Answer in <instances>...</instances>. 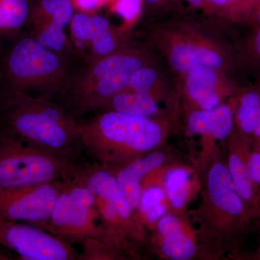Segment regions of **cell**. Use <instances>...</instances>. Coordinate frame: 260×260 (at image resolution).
Wrapping results in <instances>:
<instances>
[{"instance_id":"cell-1","label":"cell","mask_w":260,"mask_h":260,"mask_svg":"<svg viewBox=\"0 0 260 260\" xmlns=\"http://www.w3.org/2000/svg\"><path fill=\"white\" fill-rule=\"evenodd\" d=\"M0 126L30 146L83 161L79 119L59 102L20 91L0 98Z\"/></svg>"},{"instance_id":"cell-2","label":"cell","mask_w":260,"mask_h":260,"mask_svg":"<svg viewBox=\"0 0 260 260\" xmlns=\"http://www.w3.org/2000/svg\"><path fill=\"white\" fill-rule=\"evenodd\" d=\"M79 122L84 152L110 171L153 151L165 139L161 123L150 118L109 111Z\"/></svg>"},{"instance_id":"cell-3","label":"cell","mask_w":260,"mask_h":260,"mask_svg":"<svg viewBox=\"0 0 260 260\" xmlns=\"http://www.w3.org/2000/svg\"><path fill=\"white\" fill-rule=\"evenodd\" d=\"M149 62L146 51L129 42L116 52L73 70L58 102L80 119L98 112L127 88L135 72Z\"/></svg>"},{"instance_id":"cell-4","label":"cell","mask_w":260,"mask_h":260,"mask_svg":"<svg viewBox=\"0 0 260 260\" xmlns=\"http://www.w3.org/2000/svg\"><path fill=\"white\" fill-rule=\"evenodd\" d=\"M71 59L43 45L28 32L15 38L0 66V98L20 91L53 100L64 90Z\"/></svg>"},{"instance_id":"cell-5","label":"cell","mask_w":260,"mask_h":260,"mask_svg":"<svg viewBox=\"0 0 260 260\" xmlns=\"http://www.w3.org/2000/svg\"><path fill=\"white\" fill-rule=\"evenodd\" d=\"M84 161L34 148L0 126V191L74 179Z\"/></svg>"},{"instance_id":"cell-6","label":"cell","mask_w":260,"mask_h":260,"mask_svg":"<svg viewBox=\"0 0 260 260\" xmlns=\"http://www.w3.org/2000/svg\"><path fill=\"white\" fill-rule=\"evenodd\" d=\"M37 227L73 244H83L101 229L95 194L87 186L70 181L59 195L49 218Z\"/></svg>"},{"instance_id":"cell-7","label":"cell","mask_w":260,"mask_h":260,"mask_svg":"<svg viewBox=\"0 0 260 260\" xmlns=\"http://www.w3.org/2000/svg\"><path fill=\"white\" fill-rule=\"evenodd\" d=\"M203 209L208 214L207 218L220 220L221 235L225 238L238 237L245 232L252 216L233 183L227 165L217 160L208 167L205 179Z\"/></svg>"},{"instance_id":"cell-8","label":"cell","mask_w":260,"mask_h":260,"mask_svg":"<svg viewBox=\"0 0 260 260\" xmlns=\"http://www.w3.org/2000/svg\"><path fill=\"white\" fill-rule=\"evenodd\" d=\"M0 244L17 253L18 259L80 260L69 242L25 222L0 218Z\"/></svg>"},{"instance_id":"cell-9","label":"cell","mask_w":260,"mask_h":260,"mask_svg":"<svg viewBox=\"0 0 260 260\" xmlns=\"http://www.w3.org/2000/svg\"><path fill=\"white\" fill-rule=\"evenodd\" d=\"M69 27L73 56L84 65L112 54L129 43L124 32L95 13L75 12Z\"/></svg>"},{"instance_id":"cell-10","label":"cell","mask_w":260,"mask_h":260,"mask_svg":"<svg viewBox=\"0 0 260 260\" xmlns=\"http://www.w3.org/2000/svg\"><path fill=\"white\" fill-rule=\"evenodd\" d=\"M70 181H54L0 191V218L37 226L50 216Z\"/></svg>"},{"instance_id":"cell-11","label":"cell","mask_w":260,"mask_h":260,"mask_svg":"<svg viewBox=\"0 0 260 260\" xmlns=\"http://www.w3.org/2000/svg\"><path fill=\"white\" fill-rule=\"evenodd\" d=\"M73 181L87 186L94 194L107 200L114 206L124 224L130 242H143V223L130 208L115 176L111 171L92 160L84 161Z\"/></svg>"},{"instance_id":"cell-12","label":"cell","mask_w":260,"mask_h":260,"mask_svg":"<svg viewBox=\"0 0 260 260\" xmlns=\"http://www.w3.org/2000/svg\"><path fill=\"white\" fill-rule=\"evenodd\" d=\"M168 58L173 68L184 74L198 67L220 70L225 63L223 54L217 48L191 39H181L170 44Z\"/></svg>"},{"instance_id":"cell-13","label":"cell","mask_w":260,"mask_h":260,"mask_svg":"<svg viewBox=\"0 0 260 260\" xmlns=\"http://www.w3.org/2000/svg\"><path fill=\"white\" fill-rule=\"evenodd\" d=\"M165 160V155L161 151L154 150L116 170L111 171L115 176L130 208L136 215L141 198L143 181L150 173L160 169Z\"/></svg>"},{"instance_id":"cell-14","label":"cell","mask_w":260,"mask_h":260,"mask_svg":"<svg viewBox=\"0 0 260 260\" xmlns=\"http://www.w3.org/2000/svg\"><path fill=\"white\" fill-rule=\"evenodd\" d=\"M218 70L198 67L185 74V90L198 109H210L223 104L225 88Z\"/></svg>"},{"instance_id":"cell-15","label":"cell","mask_w":260,"mask_h":260,"mask_svg":"<svg viewBox=\"0 0 260 260\" xmlns=\"http://www.w3.org/2000/svg\"><path fill=\"white\" fill-rule=\"evenodd\" d=\"M235 107L236 102L233 106L223 103L213 109H197L188 117V129L210 140H225L234 130Z\"/></svg>"},{"instance_id":"cell-16","label":"cell","mask_w":260,"mask_h":260,"mask_svg":"<svg viewBox=\"0 0 260 260\" xmlns=\"http://www.w3.org/2000/svg\"><path fill=\"white\" fill-rule=\"evenodd\" d=\"M231 143L227 167L238 194L254 215L256 191L248 171V154L250 150L249 136L239 133Z\"/></svg>"},{"instance_id":"cell-17","label":"cell","mask_w":260,"mask_h":260,"mask_svg":"<svg viewBox=\"0 0 260 260\" xmlns=\"http://www.w3.org/2000/svg\"><path fill=\"white\" fill-rule=\"evenodd\" d=\"M156 229L160 251L164 256L171 259L187 260L195 255L196 244L174 214L162 215L157 221Z\"/></svg>"},{"instance_id":"cell-18","label":"cell","mask_w":260,"mask_h":260,"mask_svg":"<svg viewBox=\"0 0 260 260\" xmlns=\"http://www.w3.org/2000/svg\"><path fill=\"white\" fill-rule=\"evenodd\" d=\"M75 13L71 0H30L28 32L52 27L64 30Z\"/></svg>"},{"instance_id":"cell-19","label":"cell","mask_w":260,"mask_h":260,"mask_svg":"<svg viewBox=\"0 0 260 260\" xmlns=\"http://www.w3.org/2000/svg\"><path fill=\"white\" fill-rule=\"evenodd\" d=\"M109 111L153 119L160 114V108L157 97L125 88L114 95L96 112Z\"/></svg>"},{"instance_id":"cell-20","label":"cell","mask_w":260,"mask_h":260,"mask_svg":"<svg viewBox=\"0 0 260 260\" xmlns=\"http://www.w3.org/2000/svg\"><path fill=\"white\" fill-rule=\"evenodd\" d=\"M30 0H0V37L16 38L27 26Z\"/></svg>"},{"instance_id":"cell-21","label":"cell","mask_w":260,"mask_h":260,"mask_svg":"<svg viewBox=\"0 0 260 260\" xmlns=\"http://www.w3.org/2000/svg\"><path fill=\"white\" fill-rule=\"evenodd\" d=\"M167 200L161 185L153 181H143L142 194L137 215L142 223H153L158 221L167 211Z\"/></svg>"},{"instance_id":"cell-22","label":"cell","mask_w":260,"mask_h":260,"mask_svg":"<svg viewBox=\"0 0 260 260\" xmlns=\"http://www.w3.org/2000/svg\"><path fill=\"white\" fill-rule=\"evenodd\" d=\"M260 121V88L245 90L236 102L235 123L239 133L252 135Z\"/></svg>"},{"instance_id":"cell-23","label":"cell","mask_w":260,"mask_h":260,"mask_svg":"<svg viewBox=\"0 0 260 260\" xmlns=\"http://www.w3.org/2000/svg\"><path fill=\"white\" fill-rule=\"evenodd\" d=\"M162 186L169 204L175 209H181L190 195V171L183 167L169 169L164 174Z\"/></svg>"},{"instance_id":"cell-24","label":"cell","mask_w":260,"mask_h":260,"mask_svg":"<svg viewBox=\"0 0 260 260\" xmlns=\"http://www.w3.org/2000/svg\"><path fill=\"white\" fill-rule=\"evenodd\" d=\"M80 260H107L121 259L122 251L104 242L96 236L84 241Z\"/></svg>"},{"instance_id":"cell-25","label":"cell","mask_w":260,"mask_h":260,"mask_svg":"<svg viewBox=\"0 0 260 260\" xmlns=\"http://www.w3.org/2000/svg\"><path fill=\"white\" fill-rule=\"evenodd\" d=\"M159 83L158 71L149 62L135 72L126 88L157 97Z\"/></svg>"},{"instance_id":"cell-26","label":"cell","mask_w":260,"mask_h":260,"mask_svg":"<svg viewBox=\"0 0 260 260\" xmlns=\"http://www.w3.org/2000/svg\"><path fill=\"white\" fill-rule=\"evenodd\" d=\"M143 0H111V8L126 23H133L141 12Z\"/></svg>"},{"instance_id":"cell-27","label":"cell","mask_w":260,"mask_h":260,"mask_svg":"<svg viewBox=\"0 0 260 260\" xmlns=\"http://www.w3.org/2000/svg\"><path fill=\"white\" fill-rule=\"evenodd\" d=\"M248 171L253 185L255 188L256 195L260 188V148L257 143L248 154Z\"/></svg>"},{"instance_id":"cell-28","label":"cell","mask_w":260,"mask_h":260,"mask_svg":"<svg viewBox=\"0 0 260 260\" xmlns=\"http://www.w3.org/2000/svg\"><path fill=\"white\" fill-rule=\"evenodd\" d=\"M71 2L77 11L93 13L107 0H71Z\"/></svg>"},{"instance_id":"cell-29","label":"cell","mask_w":260,"mask_h":260,"mask_svg":"<svg viewBox=\"0 0 260 260\" xmlns=\"http://www.w3.org/2000/svg\"><path fill=\"white\" fill-rule=\"evenodd\" d=\"M247 49L252 61L260 66V25L249 39Z\"/></svg>"},{"instance_id":"cell-30","label":"cell","mask_w":260,"mask_h":260,"mask_svg":"<svg viewBox=\"0 0 260 260\" xmlns=\"http://www.w3.org/2000/svg\"><path fill=\"white\" fill-rule=\"evenodd\" d=\"M206 4L223 8V7L232 4V0H206Z\"/></svg>"},{"instance_id":"cell-31","label":"cell","mask_w":260,"mask_h":260,"mask_svg":"<svg viewBox=\"0 0 260 260\" xmlns=\"http://www.w3.org/2000/svg\"><path fill=\"white\" fill-rule=\"evenodd\" d=\"M257 144L259 145L260 148V139L258 141H256ZM260 214V188L258 191L257 195H256L255 205H254V215H259Z\"/></svg>"},{"instance_id":"cell-32","label":"cell","mask_w":260,"mask_h":260,"mask_svg":"<svg viewBox=\"0 0 260 260\" xmlns=\"http://www.w3.org/2000/svg\"><path fill=\"white\" fill-rule=\"evenodd\" d=\"M251 18L254 20V22L257 24L258 26L260 25V4L256 7V9L254 10Z\"/></svg>"},{"instance_id":"cell-33","label":"cell","mask_w":260,"mask_h":260,"mask_svg":"<svg viewBox=\"0 0 260 260\" xmlns=\"http://www.w3.org/2000/svg\"><path fill=\"white\" fill-rule=\"evenodd\" d=\"M193 6L203 7L206 4V0H186Z\"/></svg>"},{"instance_id":"cell-34","label":"cell","mask_w":260,"mask_h":260,"mask_svg":"<svg viewBox=\"0 0 260 260\" xmlns=\"http://www.w3.org/2000/svg\"><path fill=\"white\" fill-rule=\"evenodd\" d=\"M251 136H253L256 141H258L260 139V121Z\"/></svg>"},{"instance_id":"cell-35","label":"cell","mask_w":260,"mask_h":260,"mask_svg":"<svg viewBox=\"0 0 260 260\" xmlns=\"http://www.w3.org/2000/svg\"><path fill=\"white\" fill-rule=\"evenodd\" d=\"M13 259V258H12V256L8 255V254H5L4 253L0 251V260H10Z\"/></svg>"},{"instance_id":"cell-36","label":"cell","mask_w":260,"mask_h":260,"mask_svg":"<svg viewBox=\"0 0 260 260\" xmlns=\"http://www.w3.org/2000/svg\"><path fill=\"white\" fill-rule=\"evenodd\" d=\"M145 3L150 5H156L161 3L162 0H145Z\"/></svg>"},{"instance_id":"cell-37","label":"cell","mask_w":260,"mask_h":260,"mask_svg":"<svg viewBox=\"0 0 260 260\" xmlns=\"http://www.w3.org/2000/svg\"><path fill=\"white\" fill-rule=\"evenodd\" d=\"M257 256H258V257L260 258V249H259V251H258Z\"/></svg>"},{"instance_id":"cell-38","label":"cell","mask_w":260,"mask_h":260,"mask_svg":"<svg viewBox=\"0 0 260 260\" xmlns=\"http://www.w3.org/2000/svg\"><path fill=\"white\" fill-rule=\"evenodd\" d=\"M1 38H2V37H0V39H1Z\"/></svg>"}]
</instances>
